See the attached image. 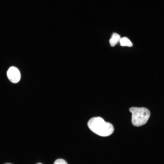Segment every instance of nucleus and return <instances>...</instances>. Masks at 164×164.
Here are the masks:
<instances>
[{
  "mask_svg": "<svg viewBox=\"0 0 164 164\" xmlns=\"http://www.w3.org/2000/svg\"><path fill=\"white\" fill-rule=\"evenodd\" d=\"M88 126L95 134L105 137L110 135L113 132L114 128L111 123L106 122L100 117H93L88 121Z\"/></svg>",
  "mask_w": 164,
  "mask_h": 164,
  "instance_id": "1",
  "label": "nucleus"
},
{
  "mask_svg": "<svg viewBox=\"0 0 164 164\" xmlns=\"http://www.w3.org/2000/svg\"><path fill=\"white\" fill-rule=\"evenodd\" d=\"M129 110L132 113V123L135 126L145 124L150 116L149 111L145 108L132 107Z\"/></svg>",
  "mask_w": 164,
  "mask_h": 164,
  "instance_id": "2",
  "label": "nucleus"
},
{
  "mask_svg": "<svg viewBox=\"0 0 164 164\" xmlns=\"http://www.w3.org/2000/svg\"><path fill=\"white\" fill-rule=\"evenodd\" d=\"M7 76L9 79L14 83H18L20 79V74L19 70L14 67H10L7 72Z\"/></svg>",
  "mask_w": 164,
  "mask_h": 164,
  "instance_id": "3",
  "label": "nucleus"
},
{
  "mask_svg": "<svg viewBox=\"0 0 164 164\" xmlns=\"http://www.w3.org/2000/svg\"><path fill=\"white\" fill-rule=\"evenodd\" d=\"M120 39L121 37L119 35L115 33H113L109 41L111 46H114L120 41Z\"/></svg>",
  "mask_w": 164,
  "mask_h": 164,
  "instance_id": "4",
  "label": "nucleus"
},
{
  "mask_svg": "<svg viewBox=\"0 0 164 164\" xmlns=\"http://www.w3.org/2000/svg\"><path fill=\"white\" fill-rule=\"evenodd\" d=\"M119 42L120 43V45L121 46L132 47L133 45L132 43L130 40L126 37H124L121 38Z\"/></svg>",
  "mask_w": 164,
  "mask_h": 164,
  "instance_id": "5",
  "label": "nucleus"
},
{
  "mask_svg": "<svg viewBox=\"0 0 164 164\" xmlns=\"http://www.w3.org/2000/svg\"><path fill=\"white\" fill-rule=\"evenodd\" d=\"M54 164H68L64 160L62 159H58L56 160Z\"/></svg>",
  "mask_w": 164,
  "mask_h": 164,
  "instance_id": "6",
  "label": "nucleus"
},
{
  "mask_svg": "<svg viewBox=\"0 0 164 164\" xmlns=\"http://www.w3.org/2000/svg\"><path fill=\"white\" fill-rule=\"evenodd\" d=\"M4 164H12L10 163H6Z\"/></svg>",
  "mask_w": 164,
  "mask_h": 164,
  "instance_id": "7",
  "label": "nucleus"
},
{
  "mask_svg": "<svg viewBox=\"0 0 164 164\" xmlns=\"http://www.w3.org/2000/svg\"><path fill=\"white\" fill-rule=\"evenodd\" d=\"M41 164V163H39V164Z\"/></svg>",
  "mask_w": 164,
  "mask_h": 164,
  "instance_id": "8",
  "label": "nucleus"
}]
</instances>
